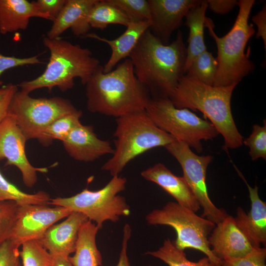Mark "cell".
<instances>
[{"label": "cell", "mask_w": 266, "mask_h": 266, "mask_svg": "<svg viewBox=\"0 0 266 266\" xmlns=\"http://www.w3.org/2000/svg\"><path fill=\"white\" fill-rule=\"evenodd\" d=\"M187 49L182 33L164 44L148 29L140 37L129 58L138 80L151 98H169L185 74Z\"/></svg>", "instance_id": "6da1fadb"}, {"label": "cell", "mask_w": 266, "mask_h": 266, "mask_svg": "<svg viewBox=\"0 0 266 266\" xmlns=\"http://www.w3.org/2000/svg\"><path fill=\"white\" fill-rule=\"evenodd\" d=\"M85 85L87 109L116 118L145 110L151 99L129 58L108 72L100 65Z\"/></svg>", "instance_id": "7a4b0ae2"}, {"label": "cell", "mask_w": 266, "mask_h": 266, "mask_svg": "<svg viewBox=\"0 0 266 266\" xmlns=\"http://www.w3.org/2000/svg\"><path fill=\"white\" fill-rule=\"evenodd\" d=\"M237 85L210 86L185 74L169 99L177 108L202 112L223 136V148L228 152L229 149L238 148L243 144V138L236 128L231 106L233 92Z\"/></svg>", "instance_id": "3957f363"}, {"label": "cell", "mask_w": 266, "mask_h": 266, "mask_svg": "<svg viewBox=\"0 0 266 266\" xmlns=\"http://www.w3.org/2000/svg\"><path fill=\"white\" fill-rule=\"evenodd\" d=\"M43 43L50 52L44 71L36 78L17 85L28 94L43 88L51 90L57 87L65 92L72 88L76 78L85 85L100 66L99 60L89 49L78 44L60 37L50 39L47 36L43 37Z\"/></svg>", "instance_id": "277c9868"}, {"label": "cell", "mask_w": 266, "mask_h": 266, "mask_svg": "<svg viewBox=\"0 0 266 266\" xmlns=\"http://www.w3.org/2000/svg\"><path fill=\"white\" fill-rule=\"evenodd\" d=\"M255 2L254 0L238 1L239 10L234 23L230 31L222 37L215 33L212 21L206 18L205 27L217 48L218 66L214 86L238 84L255 69L254 64L249 59L250 49L245 52L248 40L255 33L253 25L248 22Z\"/></svg>", "instance_id": "5b68a950"}, {"label": "cell", "mask_w": 266, "mask_h": 266, "mask_svg": "<svg viewBox=\"0 0 266 266\" xmlns=\"http://www.w3.org/2000/svg\"><path fill=\"white\" fill-rule=\"evenodd\" d=\"M115 148L101 169L118 176L126 165L138 156L154 148L165 147L175 140L157 127L145 110L116 119Z\"/></svg>", "instance_id": "8992f818"}, {"label": "cell", "mask_w": 266, "mask_h": 266, "mask_svg": "<svg viewBox=\"0 0 266 266\" xmlns=\"http://www.w3.org/2000/svg\"><path fill=\"white\" fill-rule=\"evenodd\" d=\"M146 220L150 225L173 228L176 233V238L173 242L178 249L198 250L216 266H221L222 261L214 255L208 243L209 234L215 227L212 221L175 202H168L162 209L153 210L146 216Z\"/></svg>", "instance_id": "52a82bcc"}, {"label": "cell", "mask_w": 266, "mask_h": 266, "mask_svg": "<svg viewBox=\"0 0 266 266\" xmlns=\"http://www.w3.org/2000/svg\"><path fill=\"white\" fill-rule=\"evenodd\" d=\"M126 183L125 177L113 176L104 187L99 190L91 191L85 188L69 197L51 199L48 204L81 213L88 220L95 222L100 230L106 221L116 222L120 216L130 215V206L125 198L118 195L125 189Z\"/></svg>", "instance_id": "ba28073f"}, {"label": "cell", "mask_w": 266, "mask_h": 266, "mask_svg": "<svg viewBox=\"0 0 266 266\" xmlns=\"http://www.w3.org/2000/svg\"><path fill=\"white\" fill-rule=\"evenodd\" d=\"M145 111L159 129L197 152L203 150L202 140H211L219 134L214 126L187 108L175 107L169 98H151Z\"/></svg>", "instance_id": "9c48e42d"}, {"label": "cell", "mask_w": 266, "mask_h": 266, "mask_svg": "<svg viewBox=\"0 0 266 266\" xmlns=\"http://www.w3.org/2000/svg\"><path fill=\"white\" fill-rule=\"evenodd\" d=\"M78 110L70 101L60 97H31L18 90L10 101L8 113L14 118L27 140L37 139L53 121Z\"/></svg>", "instance_id": "30bf717a"}, {"label": "cell", "mask_w": 266, "mask_h": 266, "mask_svg": "<svg viewBox=\"0 0 266 266\" xmlns=\"http://www.w3.org/2000/svg\"><path fill=\"white\" fill-rule=\"evenodd\" d=\"M165 147L181 166L183 177L203 208L202 217L216 225L222 221L228 214L212 202L206 183V170L212 161V157L197 155L188 145L176 139Z\"/></svg>", "instance_id": "8fae6325"}, {"label": "cell", "mask_w": 266, "mask_h": 266, "mask_svg": "<svg viewBox=\"0 0 266 266\" xmlns=\"http://www.w3.org/2000/svg\"><path fill=\"white\" fill-rule=\"evenodd\" d=\"M72 211L61 206L48 205H18L8 240L18 247L25 242L39 240L45 232Z\"/></svg>", "instance_id": "7c38bea8"}, {"label": "cell", "mask_w": 266, "mask_h": 266, "mask_svg": "<svg viewBox=\"0 0 266 266\" xmlns=\"http://www.w3.org/2000/svg\"><path fill=\"white\" fill-rule=\"evenodd\" d=\"M27 141L14 118L8 113L0 124V160L5 159L6 166L18 168L25 185L32 188L37 182V172L45 173L48 169L34 167L29 161L25 151Z\"/></svg>", "instance_id": "4fadbf2b"}, {"label": "cell", "mask_w": 266, "mask_h": 266, "mask_svg": "<svg viewBox=\"0 0 266 266\" xmlns=\"http://www.w3.org/2000/svg\"><path fill=\"white\" fill-rule=\"evenodd\" d=\"M201 0H148L151 25L149 30L164 44L169 43L172 33L183 19Z\"/></svg>", "instance_id": "5bb4252c"}, {"label": "cell", "mask_w": 266, "mask_h": 266, "mask_svg": "<svg viewBox=\"0 0 266 266\" xmlns=\"http://www.w3.org/2000/svg\"><path fill=\"white\" fill-rule=\"evenodd\" d=\"M216 225L208 241L213 253L221 261L244 257L254 249L233 216L228 215Z\"/></svg>", "instance_id": "9a60e30c"}, {"label": "cell", "mask_w": 266, "mask_h": 266, "mask_svg": "<svg viewBox=\"0 0 266 266\" xmlns=\"http://www.w3.org/2000/svg\"><path fill=\"white\" fill-rule=\"evenodd\" d=\"M239 176L245 183L251 201V209L246 213L240 206L237 207L234 217L239 229L254 247H259L266 243V203L258 195V187H251L243 175L233 165Z\"/></svg>", "instance_id": "2e32d148"}, {"label": "cell", "mask_w": 266, "mask_h": 266, "mask_svg": "<svg viewBox=\"0 0 266 266\" xmlns=\"http://www.w3.org/2000/svg\"><path fill=\"white\" fill-rule=\"evenodd\" d=\"M69 156L76 161L89 162L114 152L110 142L100 139L90 125L80 123L62 142Z\"/></svg>", "instance_id": "e0dca14e"}, {"label": "cell", "mask_w": 266, "mask_h": 266, "mask_svg": "<svg viewBox=\"0 0 266 266\" xmlns=\"http://www.w3.org/2000/svg\"><path fill=\"white\" fill-rule=\"evenodd\" d=\"M88 220L83 214L72 212L61 223L49 227L38 240L51 255L69 257L75 252L79 230Z\"/></svg>", "instance_id": "ac0fdd59"}, {"label": "cell", "mask_w": 266, "mask_h": 266, "mask_svg": "<svg viewBox=\"0 0 266 266\" xmlns=\"http://www.w3.org/2000/svg\"><path fill=\"white\" fill-rule=\"evenodd\" d=\"M98 0H66L63 9L53 20L47 36L50 39L59 36L70 28L73 34L85 37L91 27L87 21L88 13Z\"/></svg>", "instance_id": "d6986e66"}, {"label": "cell", "mask_w": 266, "mask_h": 266, "mask_svg": "<svg viewBox=\"0 0 266 266\" xmlns=\"http://www.w3.org/2000/svg\"><path fill=\"white\" fill-rule=\"evenodd\" d=\"M145 180L160 186L180 205L197 212L200 206L183 177L174 175L164 164L157 163L141 172Z\"/></svg>", "instance_id": "ffe728a7"}, {"label": "cell", "mask_w": 266, "mask_h": 266, "mask_svg": "<svg viewBox=\"0 0 266 266\" xmlns=\"http://www.w3.org/2000/svg\"><path fill=\"white\" fill-rule=\"evenodd\" d=\"M150 25L149 21L130 22L126 27V31L114 39H108L95 33H88L85 37L106 43L110 47L111 55L103 66V71L108 72L112 70L120 61L129 57L141 36L149 29Z\"/></svg>", "instance_id": "44dd1931"}, {"label": "cell", "mask_w": 266, "mask_h": 266, "mask_svg": "<svg viewBox=\"0 0 266 266\" xmlns=\"http://www.w3.org/2000/svg\"><path fill=\"white\" fill-rule=\"evenodd\" d=\"M51 20L27 0H0V33L2 34L27 29L30 18Z\"/></svg>", "instance_id": "7402d4cb"}, {"label": "cell", "mask_w": 266, "mask_h": 266, "mask_svg": "<svg viewBox=\"0 0 266 266\" xmlns=\"http://www.w3.org/2000/svg\"><path fill=\"white\" fill-rule=\"evenodd\" d=\"M208 8L206 0H201L199 5L192 8L185 16V25L189 28L185 74L193 60L199 54L206 50L204 39V29L206 19L205 13Z\"/></svg>", "instance_id": "603a6c76"}, {"label": "cell", "mask_w": 266, "mask_h": 266, "mask_svg": "<svg viewBox=\"0 0 266 266\" xmlns=\"http://www.w3.org/2000/svg\"><path fill=\"white\" fill-rule=\"evenodd\" d=\"M99 230L96 224L88 220L81 227L74 254L68 259L72 266H100L102 256L96 245Z\"/></svg>", "instance_id": "cb8c5ba5"}, {"label": "cell", "mask_w": 266, "mask_h": 266, "mask_svg": "<svg viewBox=\"0 0 266 266\" xmlns=\"http://www.w3.org/2000/svg\"><path fill=\"white\" fill-rule=\"evenodd\" d=\"M87 21L91 28L101 30L110 24L126 27L131 22L125 15L106 0H98L90 10Z\"/></svg>", "instance_id": "d4e9b609"}, {"label": "cell", "mask_w": 266, "mask_h": 266, "mask_svg": "<svg viewBox=\"0 0 266 266\" xmlns=\"http://www.w3.org/2000/svg\"><path fill=\"white\" fill-rule=\"evenodd\" d=\"M50 199L49 195L43 191L34 194L22 191L5 179L0 171V202L10 200L18 205H48Z\"/></svg>", "instance_id": "484cf974"}, {"label": "cell", "mask_w": 266, "mask_h": 266, "mask_svg": "<svg viewBox=\"0 0 266 266\" xmlns=\"http://www.w3.org/2000/svg\"><path fill=\"white\" fill-rule=\"evenodd\" d=\"M82 115V112L78 110L59 118L48 126L37 139L44 146L51 145L55 140L63 142L70 132L81 123Z\"/></svg>", "instance_id": "4316f807"}, {"label": "cell", "mask_w": 266, "mask_h": 266, "mask_svg": "<svg viewBox=\"0 0 266 266\" xmlns=\"http://www.w3.org/2000/svg\"><path fill=\"white\" fill-rule=\"evenodd\" d=\"M146 254L160 259L168 266H216L207 257L197 262L190 261L184 251L177 248L173 241L168 238L165 240L158 250L147 252Z\"/></svg>", "instance_id": "83f0119b"}, {"label": "cell", "mask_w": 266, "mask_h": 266, "mask_svg": "<svg viewBox=\"0 0 266 266\" xmlns=\"http://www.w3.org/2000/svg\"><path fill=\"white\" fill-rule=\"evenodd\" d=\"M218 66L216 58L206 50L193 60L185 74L198 78L205 84L213 86Z\"/></svg>", "instance_id": "f1b7e54d"}, {"label": "cell", "mask_w": 266, "mask_h": 266, "mask_svg": "<svg viewBox=\"0 0 266 266\" xmlns=\"http://www.w3.org/2000/svg\"><path fill=\"white\" fill-rule=\"evenodd\" d=\"M20 251L22 266H52V256L39 240L24 243Z\"/></svg>", "instance_id": "f546056e"}, {"label": "cell", "mask_w": 266, "mask_h": 266, "mask_svg": "<svg viewBox=\"0 0 266 266\" xmlns=\"http://www.w3.org/2000/svg\"><path fill=\"white\" fill-rule=\"evenodd\" d=\"M124 15L131 22L150 21L148 0H106Z\"/></svg>", "instance_id": "4dcf8cb0"}, {"label": "cell", "mask_w": 266, "mask_h": 266, "mask_svg": "<svg viewBox=\"0 0 266 266\" xmlns=\"http://www.w3.org/2000/svg\"><path fill=\"white\" fill-rule=\"evenodd\" d=\"M263 125L255 124L253 126L249 136L243 139L242 143L250 149L249 155L253 161L259 158L266 160V121Z\"/></svg>", "instance_id": "1f68e13d"}, {"label": "cell", "mask_w": 266, "mask_h": 266, "mask_svg": "<svg viewBox=\"0 0 266 266\" xmlns=\"http://www.w3.org/2000/svg\"><path fill=\"white\" fill-rule=\"evenodd\" d=\"M18 206L13 201L0 202V245L9 238L16 219Z\"/></svg>", "instance_id": "d6a6232c"}, {"label": "cell", "mask_w": 266, "mask_h": 266, "mask_svg": "<svg viewBox=\"0 0 266 266\" xmlns=\"http://www.w3.org/2000/svg\"><path fill=\"white\" fill-rule=\"evenodd\" d=\"M266 248L255 247L247 255L222 261L221 266H266Z\"/></svg>", "instance_id": "836d02e7"}, {"label": "cell", "mask_w": 266, "mask_h": 266, "mask_svg": "<svg viewBox=\"0 0 266 266\" xmlns=\"http://www.w3.org/2000/svg\"><path fill=\"white\" fill-rule=\"evenodd\" d=\"M18 247L7 239L0 245V266H22Z\"/></svg>", "instance_id": "e575fe53"}, {"label": "cell", "mask_w": 266, "mask_h": 266, "mask_svg": "<svg viewBox=\"0 0 266 266\" xmlns=\"http://www.w3.org/2000/svg\"><path fill=\"white\" fill-rule=\"evenodd\" d=\"M42 63V62L38 58L37 55L19 58L14 56H5L0 53V77L5 70L13 67ZM2 84V82L0 80V86Z\"/></svg>", "instance_id": "d590c367"}, {"label": "cell", "mask_w": 266, "mask_h": 266, "mask_svg": "<svg viewBox=\"0 0 266 266\" xmlns=\"http://www.w3.org/2000/svg\"><path fill=\"white\" fill-rule=\"evenodd\" d=\"M32 2L39 12L49 16L53 21L63 9L66 0H37Z\"/></svg>", "instance_id": "8d00e7d4"}, {"label": "cell", "mask_w": 266, "mask_h": 266, "mask_svg": "<svg viewBox=\"0 0 266 266\" xmlns=\"http://www.w3.org/2000/svg\"><path fill=\"white\" fill-rule=\"evenodd\" d=\"M253 22L257 27L256 37L261 38L263 41L265 50H266V6H263L262 9L252 17Z\"/></svg>", "instance_id": "74e56055"}, {"label": "cell", "mask_w": 266, "mask_h": 266, "mask_svg": "<svg viewBox=\"0 0 266 266\" xmlns=\"http://www.w3.org/2000/svg\"><path fill=\"white\" fill-rule=\"evenodd\" d=\"M207 5L212 12L224 15L229 13L237 4L236 0H207Z\"/></svg>", "instance_id": "f35d334b"}, {"label": "cell", "mask_w": 266, "mask_h": 266, "mask_svg": "<svg viewBox=\"0 0 266 266\" xmlns=\"http://www.w3.org/2000/svg\"><path fill=\"white\" fill-rule=\"evenodd\" d=\"M6 85V92L0 100V124L7 115L9 104L12 97L18 90L16 85L9 83Z\"/></svg>", "instance_id": "ab89813d"}, {"label": "cell", "mask_w": 266, "mask_h": 266, "mask_svg": "<svg viewBox=\"0 0 266 266\" xmlns=\"http://www.w3.org/2000/svg\"><path fill=\"white\" fill-rule=\"evenodd\" d=\"M131 234V229L129 225L126 224L123 229V238L122 249L118 262L116 266H131L127 256L128 241Z\"/></svg>", "instance_id": "60d3db41"}, {"label": "cell", "mask_w": 266, "mask_h": 266, "mask_svg": "<svg viewBox=\"0 0 266 266\" xmlns=\"http://www.w3.org/2000/svg\"><path fill=\"white\" fill-rule=\"evenodd\" d=\"M52 266H72L69 260V257L61 255H52Z\"/></svg>", "instance_id": "b9f144b4"}, {"label": "cell", "mask_w": 266, "mask_h": 266, "mask_svg": "<svg viewBox=\"0 0 266 266\" xmlns=\"http://www.w3.org/2000/svg\"><path fill=\"white\" fill-rule=\"evenodd\" d=\"M7 90V85L0 88V100L3 97Z\"/></svg>", "instance_id": "7bdbcfd3"}]
</instances>
